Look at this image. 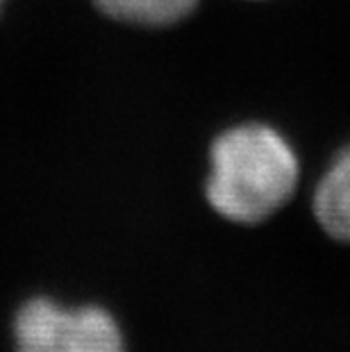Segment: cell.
I'll use <instances>...</instances> for the list:
<instances>
[{
	"label": "cell",
	"instance_id": "2",
	"mask_svg": "<svg viewBox=\"0 0 350 352\" xmlns=\"http://www.w3.org/2000/svg\"><path fill=\"white\" fill-rule=\"evenodd\" d=\"M17 352H125L116 320L100 307L64 309L48 298L21 307Z\"/></svg>",
	"mask_w": 350,
	"mask_h": 352
},
{
	"label": "cell",
	"instance_id": "5",
	"mask_svg": "<svg viewBox=\"0 0 350 352\" xmlns=\"http://www.w3.org/2000/svg\"><path fill=\"white\" fill-rule=\"evenodd\" d=\"M3 3H5V0H0V7H3Z\"/></svg>",
	"mask_w": 350,
	"mask_h": 352
},
{
	"label": "cell",
	"instance_id": "3",
	"mask_svg": "<svg viewBox=\"0 0 350 352\" xmlns=\"http://www.w3.org/2000/svg\"><path fill=\"white\" fill-rule=\"evenodd\" d=\"M314 219L334 241L350 243V146L327 166L314 189Z\"/></svg>",
	"mask_w": 350,
	"mask_h": 352
},
{
	"label": "cell",
	"instance_id": "1",
	"mask_svg": "<svg viewBox=\"0 0 350 352\" xmlns=\"http://www.w3.org/2000/svg\"><path fill=\"white\" fill-rule=\"evenodd\" d=\"M300 182V162L285 134L266 123L228 127L210 148L205 198L223 219L255 226L280 212Z\"/></svg>",
	"mask_w": 350,
	"mask_h": 352
},
{
	"label": "cell",
	"instance_id": "4",
	"mask_svg": "<svg viewBox=\"0 0 350 352\" xmlns=\"http://www.w3.org/2000/svg\"><path fill=\"white\" fill-rule=\"evenodd\" d=\"M200 0H94L105 16L125 25L166 28L196 10Z\"/></svg>",
	"mask_w": 350,
	"mask_h": 352
}]
</instances>
